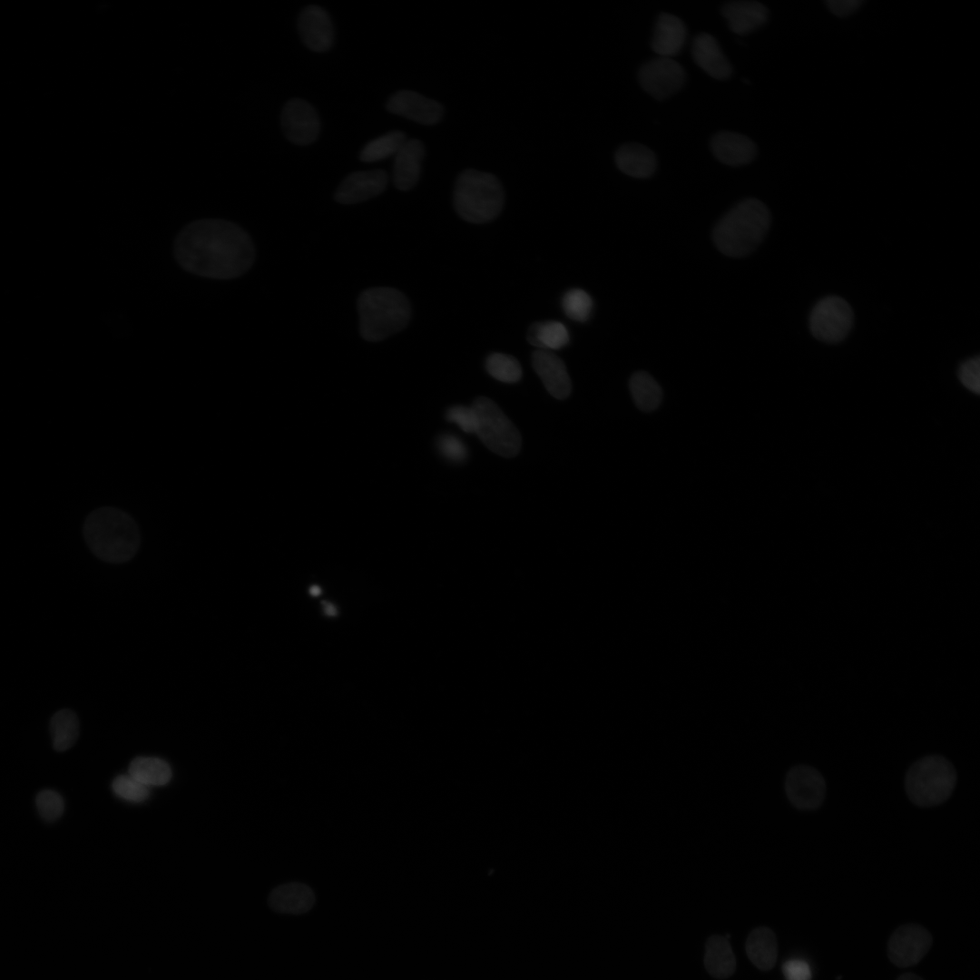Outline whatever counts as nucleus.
<instances>
[{"label":"nucleus","mask_w":980,"mask_h":980,"mask_svg":"<svg viewBox=\"0 0 980 980\" xmlns=\"http://www.w3.org/2000/svg\"><path fill=\"white\" fill-rule=\"evenodd\" d=\"M174 257L186 271L204 278L230 279L245 274L255 260L250 236L221 219H201L186 225L174 241Z\"/></svg>","instance_id":"1"},{"label":"nucleus","mask_w":980,"mask_h":980,"mask_svg":"<svg viewBox=\"0 0 980 980\" xmlns=\"http://www.w3.org/2000/svg\"><path fill=\"white\" fill-rule=\"evenodd\" d=\"M83 534L90 551L99 559L113 564L131 560L141 542L135 520L125 511L112 506L90 513Z\"/></svg>","instance_id":"2"},{"label":"nucleus","mask_w":980,"mask_h":980,"mask_svg":"<svg viewBox=\"0 0 980 980\" xmlns=\"http://www.w3.org/2000/svg\"><path fill=\"white\" fill-rule=\"evenodd\" d=\"M769 226L770 213L766 205L757 199H746L719 220L713 230V240L723 254L744 257L761 243Z\"/></svg>","instance_id":"3"},{"label":"nucleus","mask_w":980,"mask_h":980,"mask_svg":"<svg viewBox=\"0 0 980 980\" xmlns=\"http://www.w3.org/2000/svg\"><path fill=\"white\" fill-rule=\"evenodd\" d=\"M359 332L371 342L381 341L400 332L408 324L411 307L399 290L375 287L361 292L358 299Z\"/></svg>","instance_id":"4"},{"label":"nucleus","mask_w":980,"mask_h":980,"mask_svg":"<svg viewBox=\"0 0 980 980\" xmlns=\"http://www.w3.org/2000/svg\"><path fill=\"white\" fill-rule=\"evenodd\" d=\"M504 201L502 184L494 174L467 169L457 177L454 206L465 220L472 223L490 221L498 216Z\"/></svg>","instance_id":"5"},{"label":"nucleus","mask_w":980,"mask_h":980,"mask_svg":"<svg viewBox=\"0 0 980 980\" xmlns=\"http://www.w3.org/2000/svg\"><path fill=\"white\" fill-rule=\"evenodd\" d=\"M956 784L952 763L939 755L926 756L911 765L905 780L909 799L919 807H933L946 801Z\"/></svg>","instance_id":"6"},{"label":"nucleus","mask_w":980,"mask_h":980,"mask_svg":"<svg viewBox=\"0 0 980 980\" xmlns=\"http://www.w3.org/2000/svg\"><path fill=\"white\" fill-rule=\"evenodd\" d=\"M472 407L476 417L475 434L485 446L504 457L516 456L521 449V435L499 407L490 398L480 397Z\"/></svg>","instance_id":"7"},{"label":"nucleus","mask_w":980,"mask_h":980,"mask_svg":"<svg viewBox=\"0 0 980 980\" xmlns=\"http://www.w3.org/2000/svg\"><path fill=\"white\" fill-rule=\"evenodd\" d=\"M853 312L848 303L836 296L826 297L813 308L809 328L818 339L828 343L841 341L849 332Z\"/></svg>","instance_id":"8"},{"label":"nucleus","mask_w":980,"mask_h":980,"mask_svg":"<svg viewBox=\"0 0 980 980\" xmlns=\"http://www.w3.org/2000/svg\"><path fill=\"white\" fill-rule=\"evenodd\" d=\"M933 944L931 933L917 924L899 926L887 942V956L898 967L916 965Z\"/></svg>","instance_id":"9"},{"label":"nucleus","mask_w":980,"mask_h":980,"mask_svg":"<svg viewBox=\"0 0 980 980\" xmlns=\"http://www.w3.org/2000/svg\"><path fill=\"white\" fill-rule=\"evenodd\" d=\"M639 83L652 96L665 99L683 85L686 74L683 67L670 57L659 56L644 64L639 70Z\"/></svg>","instance_id":"10"},{"label":"nucleus","mask_w":980,"mask_h":980,"mask_svg":"<svg viewBox=\"0 0 980 980\" xmlns=\"http://www.w3.org/2000/svg\"><path fill=\"white\" fill-rule=\"evenodd\" d=\"M784 788L790 803L802 810L818 808L826 794V782L822 775L805 765H798L789 770Z\"/></svg>","instance_id":"11"},{"label":"nucleus","mask_w":980,"mask_h":980,"mask_svg":"<svg viewBox=\"0 0 980 980\" xmlns=\"http://www.w3.org/2000/svg\"><path fill=\"white\" fill-rule=\"evenodd\" d=\"M281 123L286 137L295 144H310L319 133V120L316 111L301 99H292L285 104Z\"/></svg>","instance_id":"12"},{"label":"nucleus","mask_w":980,"mask_h":980,"mask_svg":"<svg viewBox=\"0 0 980 980\" xmlns=\"http://www.w3.org/2000/svg\"><path fill=\"white\" fill-rule=\"evenodd\" d=\"M387 107L395 114L426 125L437 123L444 113L442 105L436 101L409 90L393 94Z\"/></svg>","instance_id":"13"},{"label":"nucleus","mask_w":980,"mask_h":980,"mask_svg":"<svg viewBox=\"0 0 980 980\" xmlns=\"http://www.w3.org/2000/svg\"><path fill=\"white\" fill-rule=\"evenodd\" d=\"M387 180V174L382 170L353 172L338 188L336 200L342 204L365 201L382 193Z\"/></svg>","instance_id":"14"},{"label":"nucleus","mask_w":980,"mask_h":980,"mask_svg":"<svg viewBox=\"0 0 980 980\" xmlns=\"http://www.w3.org/2000/svg\"><path fill=\"white\" fill-rule=\"evenodd\" d=\"M534 369L547 391L557 399L566 398L572 383L564 361L550 350L536 349L532 355Z\"/></svg>","instance_id":"15"},{"label":"nucleus","mask_w":980,"mask_h":980,"mask_svg":"<svg viewBox=\"0 0 980 980\" xmlns=\"http://www.w3.org/2000/svg\"><path fill=\"white\" fill-rule=\"evenodd\" d=\"M299 31L303 43L315 52H325L333 43V28L328 14L319 6L305 8L299 17Z\"/></svg>","instance_id":"16"},{"label":"nucleus","mask_w":980,"mask_h":980,"mask_svg":"<svg viewBox=\"0 0 980 980\" xmlns=\"http://www.w3.org/2000/svg\"><path fill=\"white\" fill-rule=\"evenodd\" d=\"M713 155L730 166L750 163L756 156L757 146L749 137L729 131L716 133L710 142Z\"/></svg>","instance_id":"17"},{"label":"nucleus","mask_w":980,"mask_h":980,"mask_svg":"<svg viewBox=\"0 0 980 980\" xmlns=\"http://www.w3.org/2000/svg\"><path fill=\"white\" fill-rule=\"evenodd\" d=\"M425 147L417 139H407L395 154L393 179L401 191L412 189L419 180Z\"/></svg>","instance_id":"18"},{"label":"nucleus","mask_w":980,"mask_h":980,"mask_svg":"<svg viewBox=\"0 0 980 980\" xmlns=\"http://www.w3.org/2000/svg\"><path fill=\"white\" fill-rule=\"evenodd\" d=\"M692 56L696 64L715 79L725 80L732 74L730 61L711 34L702 33L694 38Z\"/></svg>","instance_id":"19"},{"label":"nucleus","mask_w":980,"mask_h":980,"mask_svg":"<svg viewBox=\"0 0 980 980\" xmlns=\"http://www.w3.org/2000/svg\"><path fill=\"white\" fill-rule=\"evenodd\" d=\"M721 14L730 29L737 34L751 33L763 25L768 19V9L753 0H736L725 3Z\"/></svg>","instance_id":"20"},{"label":"nucleus","mask_w":980,"mask_h":980,"mask_svg":"<svg viewBox=\"0 0 980 980\" xmlns=\"http://www.w3.org/2000/svg\"><path fill=\"white\" fill-rule=\"evenodd\" d=\"M686 39L684 23L676 15L662 13L659 15L653 36L652 49L662 57H671L681 50Z\"/></svg>","instance_id":"21"},{"label":"nucleus","mask_w":980,"mask_h":980,"mask_svg":"<svg viewBox=\"0 0 980 980\" xmlns=\"http://www.w3.org/2000/svg\"><path fill=\"white\" fill-rule=\"evenodd\" d=\"M315 903L312 889L299 882H291L275 887L270 897V907L279 913L299 915L308 912Z\"/></svg>","instance_id":"22"},{"label":"nucleus","mask_w":980,"mask_h":980,"mask_svg":"<svg viewBox=\"0 0 980 980\" xmlns=\"http://www.w3.org/2000/svg\"><path fill=\"white\" fill-rule=\"evenodd\" d=\"M614 160L622 172L634 178L652 176L657 164L654 152L647 146L635 142L622 145L616 151Z\"/></svg>","instance_id":"23"},{"label":"nucleus","mask_w":980,"mask_h":980,"mask_svg":"<svg viewBox=\"0 0 980 980\" xmlns=\"http://www.w3.org/2000/svg\"><path fill=\"white\" fill-rule=\"evenodd\" d=\"M748 957L760 970L771 969L777 961L778 943L774 932L766 926L753 929L745 944Z\"/></svg>","instance_id":"24"},{"label":"nucleus","mask_w":980,"mask_h":980,"mask_svg":"<svg viewBox=\"0 0 980 980\" xmlns=\"http://www.w3.org/2000/svg\"><path fill=\"white\" fill-rule=\"evenodd\" d=\"M704 965L717 979L730 976L736 968V959L729 939L722 936H710L705 945Z\"/></svg>","instance_id":"25"},{"label":"nucleus","mask_w":980,"mask_h":980,"mask_svg":"<svg viewBox=\"0 0 980 980\" xmlns=\"http://www.w3.org/2000/svg\"><path fill=\"white\" fill-rule=\"evenodd\" d=\"M129 774L147 787L166 785L172 776V769L165 760L152 757L133 759L129 766Z\"/></svg>","instance_id":"26"},{"label":"nucleus","mask_w":980,"mask_h":980,"mask_svg":"<svg viewBox=\"0 0 980 980\" xmlns=\"http://www.w3.org/2000/svg\"><path fill=\"white\" fill-rule=\"evenodd\" d=\"M527 339L537 349L555 350L566 346L569 333L566 327L556 320L536 322L528 330Z\"/></svg>","instance_id":"27"},{"label":"nucleus","mask_w":980,"mask_h":980,"mask_svg":"<svg viewBox=\"0 0 980 980\" xmlns=\"http://www.w3.org/2000/svg\"><path fill=\"white\" fill-rule=\"evenodd\" d=\"M629 387L635 405L641 410L652 412L660 406L662 388L647 372H635L630 378Z\"/></svg>","instance_id":"28"},{"label":"nucleus","mask_w":980,"mask_h":980,"mask_svg":"<svg viewBox=\"0 0 980 980\" xmlns=\"http://www.w3.org/2000/svg\"><path fill=\"white\" fill-rule=\"evenodd\" d=\"M50 731L54 749L57 751L67 750L79 736L78 717L68 709L55 712L50 721Z\"/></svg>","instance_id":"29"},{"label":"nucleus","mask_w":980,"mask_h":980,"mask_svg":"<svg viewBox=\"0 0 980 980\" xmlns=\"http://www.w3.org/2000/svg\"><path fill=\"white\" fill-rule=\"evenodd\" d=\"M407 140L404 132L394 131L369 142L360 152V160L365 162H376L390 156H395Z\"/></svg>","instance_id":"30"},{"label":"nucleus","mask_w":980,"mask_h":980,"mask_svg":"<svg viewBox=\"0 0 980 980\" xmlns=\"http://www.w3.org/2000/svg\"><path fill=\"white\" fill-rule=\"evenodd\" d=\"M485 368L494 378L505 383L517 382L522 377V368L518 360L507 354L489 355L485 361Z\"/></svg>","instance_id":"31"},{"label":"nucleus","mask_w":980,"mask_h":980,"mask_svg":"<svg viewBox=\"0 0 980 980\" xmlns=\"http://www.w3.org/2000/svg\"><path fill=\"white\" fill-rule=\"evenodd\" d=\"M562 307L569 318L583 322L587 320L591 314L593 300L584 290L573 289L564 295Z\"/></svg>","instance_id":"32"},{"label":"nucleus","mask_w":980,"mask_h":980,"mask_svg":"<svg viewBox=\"0 0 980 980\" xmlns=\"http://www.w3.org/2000/svg\"><path fill=\"white\" fill-rule=\"evenodd\" d=\"M113 793L130 802H143L150 795L149 787L142 784L130 774L119 775L112 782Z\"/></svg>","instance_id":"33"},{"label":"nucleus","mask_w":980,"mask_h":980,"mask_svg":"<svg viewBox=\"0 0 980 980\" xmlns=\"http://www.w3.org/2000/svg\"><path fill=\"white\" fill-rule=\"evenodd\" d=\"M35 805L40 817L46 822L58 820L64 811V800L54 789L41 790L36 795Z\"/></svg>","instance_id":"34"},{"label":"nucleus","mask_w":980,"mask_h":980,"mask_svg":"<svg viewBox=\"0 0 980 980\" xmlns=\"http://www.w3.org/2000/svg\"><path fill=\"white\" fill-rule=\"evenodd\" d=\"M960 382L969 391L979 394L980 392V360L979 357L969 358L965 361L958 369Z\"/></svg>","instance_id":"35"},{"label":"nucleus","mask_w":980,"mask_h":980,"mask_svg":"<svg viewBox=\"0 0 980 980\" xmlns=\"http://www.w3.org/2000/svg\"><path fill=\"white\" fill-rule=\"evenodd\" d=\"M437 446L443 456L452 462H463L467 457L466 445L455 436H442L438 440Z\"/></svg>","instance_id":"36"},{"label":"nucleus","mask_w":980,"mask_h":980,"mask_svg":"<svg viewBox=\"0 0 980 980\" xmlns=\"http://www.w3.org/2000/svg\"><path fill=\"white\" fill-rule=\"evenodd\" d=\"M449 422L456 424L466 433H475L476 417L472 407L454 406L446 412Z\"/></svg>","instance_id":"37"},{"label":"nucleus","mask_w":980,"mask_h":980,"mask_svg":"<svg viewBox=\"0 0 980 980\" xmlns=\"http://www.w3.org/2000/svg\"><path fill=\"white\" fill-rule=\"evenodd\" d=\"M782 972L786 980H811L810 968L803 960H788L782 965Z\"/></svg>","instance_id":"38"},{"label":"nucleus","mask_w":980,"mask_h":980,"mask_svg":"<svg viewBox=\"0 0 980 980\" xmlns=\"http://www.w3.org/2000/svg\"><path fill=\"white\" fill-rule=\"evenodd\" d=\"M861 0H828L827 6L836 16L846 17L857 12L862 5Z\"/></svg>","instance_id":"39"},{"label":"nucleus","mask_w":980,"mask_h":980,"mask_svg":"<svg viewBox=\"0 0 980 980\" xmlns=\"http://www.w3.org/2000/svg\"><path fill=\"white\" fill-rule=\"evenodd\" d=\"M897 980H924V979L921 978L920 976H918L917 975L913 974V973H905V974L901 975Z\"/></svg>","instance_id":"40"},{"label":"nucleus","mask_w":980,"mask_h":980,"mask_svg":"<svg viewBox=\"0 0 980 980\" xmlns=\"http://www.w3.org/2000/svg\"><path fill=\"white\" fill-rule=\"evenodd\" d=\"M323 605H324V609H325V612H327V614H328V615H335L336 614L335 607L331 603L323 602Z\"/></svg>","instance_id":"41"},{"label":"nucleus","mask_w":980,"mask_h":980,"mask_svg":"<svg viewBox=\"0 0 980 980\" xmlns=\"http://www.w3.org/2000/svg\"><path fill=\"white\" fill-rule=\"evenodd\" d=\"M310 593H311L312 595L317 596V595H318L320 593V589L318 587H317V586H313L310 589Z\"/></svg>","instance_id":"42"}]
</instances>
